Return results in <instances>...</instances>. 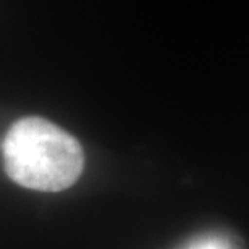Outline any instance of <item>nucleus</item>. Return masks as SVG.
<instances>
[{"mask_svg": "<svg viewBox=\"0 0 249 249\" xmlns=\"http://www.w3.org/2000/svg\"><path fill=\"white\" fill-rule=\"evenodd\" d=\"M185 249H235V246L225 236L207 235L201 238H194Z\"/></svg>", "mask_w": 249, "mask_h": 249, "instance_id": "2", "label": "nucleus"}, {"mask_svg": "<svg viewBox=\"0 0 249 249\" xmlns=\"http://www.w3.org/2000/svg\"><path fill=\"white\" fill-rule=\"evenodd\" d=\"M10 180L44 193L63 191L76 183L84 152L76 138L41 117H26L10 126L2 144Z\"/></svg>", "mask_w": 249, "mask_h": 249, "instance_id": "1", "label": "nucleus"}]
</instances>
